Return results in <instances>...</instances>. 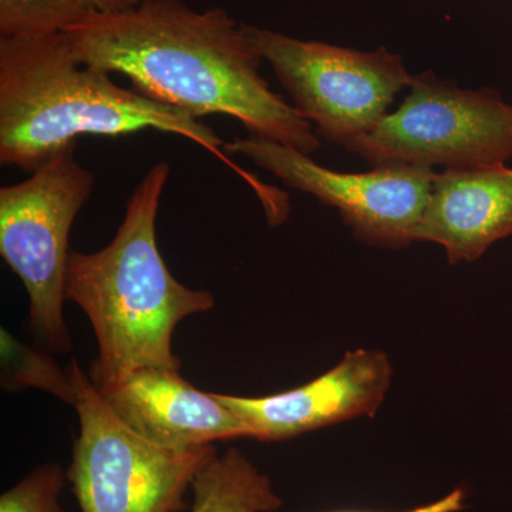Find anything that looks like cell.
Listing matches in <instances>:
<instances>
[{
  "mask_svg": "<svg viewBox=\"0 0 512 512\" xmlns=\"http://www.w3.org/2000/svg\"><path fill=\"white\" fill-rule=\"evenodd\" d=\"M74 56L126 76L148 99L195 119H237L249 136L311 156L320 138L259 73L262 57L249 25L224 8L195 10L184 0H141L137 8L67 29Z\"/></svg>",
  "mask_w": 512,
  "mask_h": 512,
  "instance_id": "1",
  "label": "cell"
},
{
  "mask_svg": "<svg viewBox=\"0 0 512 512\" xmlns=\"http://www.w3.org/2000/svg\"><path fill=\"white\" fill-rule=\"evenodd\" d=\"M170 164L148 170L128 198L116 237L93 254L70 252L64 295L92 322L99 355L89 377L100 393L138 370H180L173 335L181 320L211 311L212 293L178 282L160 254L156 221Z\"/></svg>",
  "mask_w": 512,
  "mask_h": 512,
  "instance_id": "3",
  "label": "cell"
},
{
  "mask_svg": "<svg viewBox=\"0 0 512 512\" xmlns=\"http://www.w3.org/2000/svg\"><path fill=\"white\" fill-rule=\"evenodd\" d=\"M100 394L128 429L160 447L191 450L249 437L245 424L215 393L195 389L178 370H138Z\"/></svg>",
  "mask_w": 512,
  "mask_h": 512,
  "instance_id": "10",
  "label": "cell"
},
{
  "mask_svg": "<svg viewBox=\"0 0 512 512\" xmlns=\"http://www.w3.org/2000/svg\"><path fill=\"white\" fill-rule=\"evenodd\" d=\"M80 434L67 480L82 512H183L192 478L217 454L214 444L173 450L128 429L79 363L70 367Z\"/></svg>",
  "mask_w": 512,
  "mask_h": 512,
  "instance_id": "4",
  "label": "cell"
},
{
  "mask_svg": "<svg viewBox=\"0 0 512 512\" xmlns=\"http://www.w3.org/2000/svg\"><path fill=\"white\" fill-rule=\"evenodd\" d=\"M191 512H274L284 505L271 478L238 448L215 454L202 464L191 483Z\"/></svg>",
  "mask_w": 512,
  "mask_h": 512,
  "instance_id": "12",
  "label": "cell"
},
{
  "mask_svg": "<svg viewBox=\"0 0 512 512\" xmlns=\"http://www.w3.org/2000/svg\"><path fill=\"white\" fill-rule=\"evenodd\" d=\"M392 379L393 366L386 353L359 349L346 353L325 375L289 392L266 397L215 396L245 424L249 439L282 441L375 416Z\"/></svg>",
  "mask_w": 512,
  "mask_h": 512,
  "instance_id": "9",
  "label": "cell"
},
{
  "mask_svg": "<svg viewBox=\"0 0 512 512\" xmlns=\"http://www.w3.org/2000/svg\"><path fill=\"white\" fill-rule=\"evenodd\" d=\"M66 481L59 464L36 467L2 494L0 512H67L59 501Z\"/></svg>",
  "mask_w": 512,
  "mask_h": 512,
  "instance_id": "15",
  "label": "cell"
},
{
  "mask_svg": "<svg viewBox=\"0 0 512 512\" xmlns=\"http://www.w3.org/2000/svg\"><path fill=\"white\" fill-rule=\"evenodd\" d=\"M76 147L0 190V255L28 292L37 338L57 353L70 350L63 311L70 229L94 188L92 171L74 157Z\"/></svg>",
  "mask_w": 512,
  "mask_h": 512,
  "instance_id": "5",
  "label": "cell"
},
{
  "mask_svg": "<svg viewBox=\"0 0 512 512\" xmlns=\"http://www.w3.org/2000/svg\"><path fill=\"white\" fill-rule=\"evenodd\" d=\"M410 93L375 130L346 148L373 168L446 170L505 164L512 158V106L495 90H463L431 72L412 76Z\"/></svg>",
  "mask_w": 512,
  "mask_h": 512,
  "instance_id": "6",
  "label": "cell"
},
{
  "mask_svg": "<svg viewBox=\"0 0 512 512\" xmlns=\"http://www.w3.org/2000/svg\"><path fill=\"white\" fill-rule=\"evenodd\" d=\"M249 29L293 107L315 124L319 137L342 147L375 130L396 94L412 79L402 57L386 47L359 52L255 26Z\"/></svg>",
  "mask_w": 512,
  "mask_h": 512,
  "instance_id": "7",
  "label": "cell"
},
{
  "mask_svg": "<svg viewBox=\"0 0 512 512\" xmlns=\"http://www.w3.org/2000/svg\"><path fill=\"white\" fill-rule=\"evenodd\" d=\"M227 156H242L289 187L335 207L360 241L373 247H409L433 190V168L377 167L346 174L316 164L311 157L269 138L248 136L224 144Z\"/></svg>",
  "mask_w": 512,
  "mask_h": 512,
  "instance_id": "8",
  "label": "cell"
},
{
  "mask_svg": "<svg viewBox=\"0 0 512 512\" xmlns=\"http://www.w3.org/2000/svg\"><path fill=\"white\" fill-rule=\"evenodd\" d=\"M141 0H0V37L64 33L89 19L137 8Z\"/></svg>",
  "mask_w": 512,
  "mask_h": 512,
  "instance_id": "13",
  "label": "cell"
},
{
  "mask_svg": "<svg viewBox=\"0 0 512 512\" xmlns=\"http://www.w3.org/2000/svg\"><path fill=\"white\" fill-rule=\"evenodd\" d=\"M511 234L512 168L495 164L437 174L413 241L436 242L457 265Z\"/></svg>",
  "mask_w": 512,
  "mask_h": 512,
  "instance_id": "11",
  "label": "cell"
},
{
  "mask_svg": "<svg viewBox=\"0 0 512 512\" xmlns=\"http://www.w3.org/2000/svg\"><path fill=\"white\" fill-rule=\"evenodd\" d=\"M467 493L464 488H456L446 497L433 504L421 505L404 512H460L466 508ZM335 512H362V511H335Z\"/></svg>",
  "mask_w": 512,
  "mask_h": 512,
  "instance_id": "16",
  "label": "cell"
},
{
  "mask_svg": "<svg viewBox=\"0 0 512 512\" xmlns=\"http://www.w3.org/2000/svg\"><path fill=\"white\" fill-rule=\"evenodd\" d=\"M156 130L187 138L244 177L264 200L272 188L228 160L224 141L200 120L124 89L83 64L64 33L0 37V163L33 171L80 137Z\"/></svg>",
  "mask_w": 512,
  "mask_h": 512,
  "instance_id": "2",
  "label": "cell"
},
{
  "mask_svg": "<svg viewBox=\"0 0 512 512\" xmlns=\"http://www.w3.org/2000/svg\"><path fill=\"white\" fill-rule=\"evenodd\" d=\"M2 386L5 390L40 389L73 404L72 372L64 373L46 353L22 345L2 329Z\"/></svg>",
  "mask_w": 512,
  "mask_h": 512,
  "instance_id": "14",
  "label": "cell"
}]
</instances>
